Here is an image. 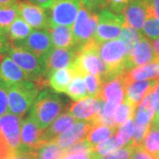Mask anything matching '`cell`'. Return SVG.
Segmentation results:
<instances>
[{
	"label": "cell",
	"mask_w": 159,
	"mask_h": 159,
	"mask_svg": "<svg viewBox=\"0 0 159 159\" xmlns=\"http://www.w3.org/2000/svg\"><path fill=\"white\" fill-rule=\"evenodd\" d=\"M7 53L27 74L29 80L37 85L40 90L50 86L49 79L46 77L45 64L43 57H37L19 43L9 42Z\"/></svg>",
	"instance_id": "obj_1"
},
{
	"label": "cell",
	"mask_w": 159,
	"mask_h": 159,
	"mask_svg": "<svg viewBox=\"0 0 159 159\" xmlns=\"http://www.w3.org/2000/svg\"><path fill=\"white\" fill-rule=\"evenodd\" d=\"M97 51L107 68V73L102 80V83L124 75L127 72L126 62L128 49L121 40L98 43Z\"/></svg>",
	"instance_id": "obj_2"
},
{
	"label": "cell",
	"mask_w": 159,
	"mask_h": 159,
	"mask_svg": "<svg viewBox=\"0 0 159 159\" xmlns=\"http://www.w3.org/2000/svg\"><path fill=\"white\" fill-rule=\"evenodd\" d=\"M66 106L61 97L51 89H44L37 96L29 111V118L42 129H46L57 119Z\"/></svg>",
	"instance_id": "obj_3"
},
{
	"label": "cell",
	"mask_w": 159,
	"mask_h": 159,
	"mask_svg": "<svg viewBox=\"0 0 159 159\" xmlns=\"http://www.w3.org/2000/svg\"><path fill=\"white\" fill-rule=\"evenodd\" d=\"M98 42L92 40L78 49L76 58L71 66L74 69L75 77L93 74L100 76L102 81L107 73L105 64L102 62L97 51Z\"/></svg>",
	"instance_id": "obj_4"
},
{
	"label": "cell",
	"mask_w": 159,
	"mask_h": 159,
	"mask_svg": "<svg viewBox=\"0 0 159 159\" xmlns=\"http://www.w3.org/2000/svg\"><path fill=\"white\" fill-rule=\"evenodd\" d=\"M40 89L31 80H23L8 89L9 112L23 117L32 107Z\"/></svg>",
	"instance_id": "obj_5"
},
{
	"label": "cell",
	"mask_w": 159,
	"mask_h": 159,
	"mask_svg": "<svg viewBox=\"0 0 159 159\" xmlns=\"http://www.w3.org/2000/svg\"><path fill=\"white\" fill-rule=\"evenodd\" d=\"M98 13L89 11L80 4V8L73 26L74 47L80 48L95 39L98 25Z\"/></svg>",
	"instance_id": "obj_6"
},
{
	"label": "cell",
	"mask_w": 159,
	"mask_h": 159,
	"mask_svg": "<svg viewBox=\"0 0 159 159\" xmlns=\"http://www.w3.org/2000/svg\"><path fill=\"white\" fill-rule=\"evenodd\" d=\"M80 8V0H53L47 9L50 28L56 26H74Z\"/></svg>",
	"instance_id": "obj_7"
},
{
	"label": "cell",
	"mask_w": 159,
	"mask_h": 159,
	"mask_svg": "<svg viewBox=\"0 0 159 159\" xmlns=\"http://www.w3.org/2000/svg\"><path fill=\"white\" fill-rule=\"evenodd\" d=\"M98 25L95 35V40L103 43L108 40L118 38L125 25L123 14H117L108 8H104L98 12Z\"/></svg>",
	"instance_id": "obj_8"
},
{
	"label": "cell",
	"mask_w": 159,
	"mask_h": 159,
	"mask_svg": "<svg viewBox=\"0 0 159 159\" xmlns=\"http://www.w3.org/2000/svg\"><path fill=\"white\" fill-rule=\"evenodd\" d=\"M46 142L44 129L40 128L29 117L22 120L20 129V145L18 152H34Z\"/></svg>",
	"instance_id": "obj_9"
},
{
	"label": "cell",
	"mask_w": 159,
	"mask_h": 159,
	"mask_svg": "<svg viewBox=\"0 0 159 159\" xmlns=\"http://www.w3.org/2000/svg\"><path fill=\"white\" fill-rule=\"evenodd\" d=\"M18 9L20 17L22 18L31 28L37 30L50 28L49 16L44 8L29 0H19Z\"/></svg>",
	"instance_id": "obj_10"
},
{
	"label": "cell",
	"mask_w": 159,
	"mask_h": 159,
	"mask_svg": "<svg viewBox=\"0 0 159 159\" xmlns=\"http://www.w3.org/2000/svg\"><path fill=\"white\" fill-rule=\"evenodd\" d=\"M77 53L78 49L76 47L70 49L53 48L45 57H43L45 64L46 77L50 79L51 75L55 71L70 67L74 62Z\"/></svg>",
	"instance_id": "obj_11"
},
{
	"label": "cell",
	"mask_w": 159,
	"mask_h": 159,
	"mask_svg": "<svg viewBox=\"0 0 159 159\" xmlns=\"http://www.w3.org/2000/svg\"><path fill=\"white\" fill-rule=\"evenodd\" d=\"M22 119L17 115L7 112L0 117V134L8 146L15 152L20 145V129Z\"/></svg>",
	"instance_id": "obj_12"
},
{
	"label": "cell",
	"mask_w": 159,
	"mask_h": 159,
	"mask_svg": "<svg viewBox=\"0 0 159 159\" xmlns=\"http://www.w3.org/2000/svg\"><path fill=\"white\" fill-rule=\"evenodd\" d=\"M157 59L158 57L155 53L152 43L143 35L136 45L128 52L126 69L129 71L130 69L153 62Z\"/></svg>",
	"instance_id": "obj_13"
},
{
	"label": "cell",
	"mask_w": 159,
	"mask_h": 159,
	"mask_svg": "<svg viewBox=\"0 0 159 159\" xmlns=\"http://www.w3.org/2000/svg\"><path fill=\"white\" fill-rule=\"evenodd\" d=\"M39 57H44L53 49V43L48 29L34 30L29 37L19 43Z\"/></svg>",
	"instance_id": "obj_14"
},
{
	"label": "cell",
	"mask_w": 159,
	"mask_h": 159,
	"mask_svg": "<svg viewBox=\"0 0 159 159\" xmlns=\"http://www.w3.org/2000/svg\"><path fill=\"white\" fill-rule=\"evenodd\" d=\"M125 24L138 31L142 28L148 18V0H131L122 12Z\"/></svg>",
	"instance_id": "obj_15"
},
{
	"label": "cell",
	"mask_w": 159,
	"mask_h": 159,
	"mask_svg": "<svg viewBox=\"0 0 159 159\" xmlns=\"http://www.w3.org/2000/svg\"><path fill=\"white\" fill-rule=\"evenodd\" d=\"M94 125L91 120L76 121L73 125L66 130L60 136L55 140V142L64 149H66L74 143L82 140L88 134L91 127Z\"/></svg>",
	"instance_id": "obj_16"
},
{
	"label": "cell",
	"mask_w": 159,
	"mask_h": 159,
	"mask_svg": "<svg viewBox=\"0 0 159 159\" xmlns=\"http://www.w3.org/2000/svg\"><path fill=\"white\" fill-rule=\"evenodd\" d=\"M102 100L87 97L74 103H72L69 111L74 119L79 120H92L100 111Z\"/></svg>",
	"instance_id": "obj_17"
},
{
	"label": "cell",
	"mask_w": 159,
	"mask_h": 159,
	"mask_svg": "<svg viewBox=\"0 0 159 159\" xmlns=\"http://www.w3.org/2000/svg\"><path fill=\"white\" fill-rule=\"evenodd\" d=\"M29 78L10 57L5 56L0 63V82L5 84L9 89L11 86L28 80Z\"/></svg>",
	"instance_id": "obj_18"
},
{
	"label": "cell",
	"mask_w": 159,
	"mask_h": 159,
	"mask_svg": "<svg viewBox=\"0 0 159 159\" xmlns=\"http://www.w3.org/2000/svg\"><path fill=\"white\" fill-rule=\"evenodd\" d=\"M157 82V80H145L132 82L125 86V99L135 108L149 93Z\"/></svg>",
	"instance_id": "obj_19"
},
{
	"label": "cell",
	"mask_w": 159,
	"mask_h": 159,
	"mask_svg": "<svg viewBox=\"0 0 159 159\" xmlns=\"http://www.w3.org/2000/svg\"><path fill=\"white\" fill-rule=\"evenodd\" d=\"M150 79L159 80V58L153 62L130 69L124 75L125 86L134 81Z\"/></svg>",
	"instance_id": "obj_20"
},
{
	"label": "cell",
	"mask_w": 159,
	"mask_h": 159,
	"mask_svg": "<svg viewBox=\"0 0 159 159\" xmlns=\"http://www.w3.org/2000/svg\"><path fill=\"white\" fill-rule=\"evenodd\" d=\"M125 75V74H124ZM124 75L119 76L102 83L101 91L98 95V99L104 102L108 100H116L122 102L125 98V84Z\"/></svg>",
	"instance_id": "obj_21"
},
{
	"label": "cell",
	"mask_w": 159,
	"mask_h": 159,
	"mask_svg": "<svg viewBox=\"0 0 159 159\" xmlns=\"http://www.w3.org/2000/svg\"><path fill=\"white\" fill-rule=\"evenodd\" d=\"M75 119L70 111H66L60 114L51 125L44 129L46 142L55 141L57 137L60 136L66 130L73 125Z\"/></svg>",
	"instance_id": "obj_22"
},
{
	"label": "cell",
	"mask_w": 159,
	"mask_h": 159,
	"mask_svg": "<svg viewBox=\"0 0 159 159\" xmlns=\"http://www.w3.org/2000/svg\"><path fill=\"white\" fill-rule=\"evenodd\" d=\"M51 34L53 46L63 49L74 48V42L72 27L56 26L48 29Z\"/></svg>",
	"instance_id": "obj_23"
},
{
	"label": "cell",
	"mask_w": 159,
	"mask_h": 159,
	"mask_svg": "<svg viewBox=\"0 0 159 159\" xmlns=\"http://www.w3.org/2000/svg\"><path fill=\"white\" fill-rule=\"evenodd\" d=\"M74 77L75 74L74 69L71 66L66 67L57 70L51 74L49 79V83L54 91L65 93Z\"/></svg>",
	"instance_id": "obj_24"
},
{
	"label": "cell",
	"mask_w": 159,
	"mask_h": 159,
	"mask_svg": "<svg viewBox=\"0 0 159 159\" xmlns=\"http://www.w3.org/2000/svg\"><path fill=\"white\" fill-rule=\"evenodd\" d=\"M32 33V28L21 17H19L12 22L6 32V36L11 43L22 42Z\"/></svg>",
	"instance_id": "obj_25"
},
{
	"label": "cell",
	"mask_w": 159,
	"mask_h": 159,
	"mask_svg": "<svg viewBox=\"0 0 159 159\" xmlns=\"http://www.w3.org/2000/svg\"><path fill=\"white\" fill-rule=\"evenodd\" d=\"M36 159H61L65 156V149L55 141L46 142L34 151Z\"/></svg>",
	"instance_id": "obj_26"
},
{
	"label": "cell",
	"mask_w": 159,
	"mask_h": 159,
	"mask_svg": "<svg viewBox=\"0 0 159 159\" xmlns=\"http://www.w3.org/2000/svg\"><path fill=\"white\" fill-rule=\"evenodd\" d=\"M118 129L109 127L104 125H94L87 134V141L94 148L97 144L106 141L110 137L113 136Z\"/></svg>",
	"instance_id": "obj_27"
},
{
	"label": "cell",
	"mask_w": 159,
	"mask_h": 159,
	"mask_svg": "<svg viewBox=\"0 0 159 159\" xmlns=\"http://www.w3.org/2000/svg\"><path fill=\"white\" fill-rule=\"evenodd\" d=\"M18 2L19 0H13L10 4L0 6V28L6 34L12 22L20 16Z\"/></svg>",
	"instance_id": "obj_28"
},
{
	"label": "cell",
	"mask_w": 159,
	"mask_h": 159,
	"mask_svg": "<svg viewBox=\"0 0 159 159\" xmlns=\"http://www.w3.org/2000/svg\"><path fill=\"white\" fill-rule=\"evenodd\" d=\"M65 93L76 102L88 97L84 78L82 76L74 77Z\"/></svg>",
	"instance_id": "obj_29"
},
{
	"label": "cell",
	"mask_w": 159,
	"mask_h": 159,
	"mask_svg": "<svg viewBox=\"0 0 159 159\" xmlns=\"http://www.w3.org/2000/svg\"><path fill=\"white\" fill-rule=\"evenodd\" d=\"M120 147H119V145L117 142L116 136L113 135V136L110 137L106 141L97 144V146H95L94 148H92L90 152V157L92 158L102 157L107 156L109 154L116 151Z\"/></svg>",
	"instance_id": "obj_30"
},
{
	"label": "cell",
	"mask_w": 159,
	"mask_h": 159,
	"mask_svg": "<svg viewBox=\"0 0 159 159\" xmlns=\"http://www.w3.org/2000/svg\"><path fill=\"white\" fill-rule=\"evenodd\" d=\"M142 147L148 153L157 157L159 155V128L151 124L147 136L142 142Z\"/></svg>",
	"instance_id": "obj_31"
},
{
	"label": "cell",
	"mask_w": 159,
	"mask_h": 159,
	"mask_svg": "<svg viewBox=\"0 0 159 159\" xmlns=\"http://www.w3.org/2000/svg\"><path fill=\"white\" fill-rule=\"evenodd\" d=\"M135 109L136 108L134 105H132L130 102L124 98L123 102L119 104L113 115V119L116 125L119 127L126 120L134 118L135 113Z\"/></svg>",
	"instance_id": "obj_32"
},
{
	"label": "cell",
	"mask_w": 159,
	"mask_h": 159,
	"mask_svg": "<svg viewBox=\"0 0 159 159\" xmlns=\"http://www.w3.org/2000/svg\"><path fill=\"white\" fill-rule=\"evenodd\" d=\"M134 125H135V121L134 118H132L126 120L125 123H123L119 126L116 134V140L119 147H123L129 144L133 137Z\"/></svg>",
	"instance_id": "obj_33"
},
{
	"label": "cell",
	"mask_w": 159,
	"mask_h": 159,
	"mask_svg": "<svg viewBox=\"0 0 159 159\" xmlns=\"http://www.w3.org/2000/svg\"><path fill=\"white\" fill-rule=\"evenodd\" d=\"M142 36H143V34L140 31L133 29L125 24L121 30V33L119 35V40H121L126 45L127 49H128V52H129L138 43V42L141 40Z\"/></svg>",
	"instance_id": "obj_34"
},
{
	"label": "cell",
	"mask_w": 159,
	"mask_h": 159,
	"mask_svg": "<svg viewBox=\"0 0 159 159\" xmlns=\"http://www.w3.org/2000/svg\"><path fill=\"white\" fill-rule=\"evenodd\" d=\"M84 81L88 92V97L97 98L102 86L101 77L93 74H88L84 76Z\"/></svg>",
	"instance_id": "obj_35"
},
{
	"label": "cell",
	"mask_w": 159,
	"mask_h": 159,
	"mask_svg": "<svg viewBox=\"0 0 159 159\" xmlns=\"http://www.w3.org/2000/svg\"><path fill=\"white\" fill-rule=\"evenodd\" d=\"M150 126H151V124L147 125H142L135 123L133 137H132L130 142H129V145H131L133 148L141 147L145 137L147 136L148 131L150 129Z\"/></svg>",
	"instance_id": "obj_36"
},
{
	"label": "cell",
	"mask_w": 159,
	"mask_h": 159,
	"mask_svg": "<svg viewBox=\"0 0 159 159\" xmlns=\"http://www.w3.org/2000/svg\"><path fill=\"white\" fill-rule=\"evenodd\" d=\"M142 34L148 39H157L159 37V19H148L142 28Z\"/></svg>",
	"instance_id": "obj_37"
},
{
	"label": "cell",
	"mask_w": 159,
	"mask_h": 159,
	"mask_svg": "<svg viewBox=\"0 0 159 159\" xmlns=\"http://www.w3.org/2000/svg\"><path fill=\"white\" fill-rule=\"evenodd\" d=\"M133 150H134V148L131 145L127 144L107 156L98 157V158H92L90 157V159H131Z\"/></svg>",
	"instance_id": "obj_38"
},
{
	"label": "cell",
	"mask_w": 159,
	"mask_h": 159,
	"mask_svg": "<svg viewBox=\"0 0 159 159\" xmlns=\"http://www.w3.org/2000/svg\"><path fill=\"white\" fill-rule=\"evenodd\" d=\"M93 147L87 141V139H82L78 142L74 143L68 148L65 149V156L66 155H72L77 153H90Z\"/></svg>",
	"instance_id": "obj_39"
},
{
	"label": "cell",
	"mask_w": 159,
	"mask_h": 159,
	"mask_svg": "<svg viewBox=\"0 0 159 159\" xmlns=\"http://www.w3.org/2000/svg\"><path fill=\"white\" fill-rule=\"evenodd\" d=\"M131 0H105L106 7L110 11L117 14H122L126 6Z\"/></svg>",
	"instance_id": "obj_40"
},
{
	"label": "cell",
	"mask_w": 159,
	"mask_h": 159,
	"mask_svg": "<svg viewBox=\"0 0 159 159\" xmlns=\"http://www.w3.org/2000/svg\"><path fill=\"white\" fill-rule=\"evenodd\" d=\"M8 111V88L0 82V117Z\"/></svg>",
	"instance_id": "obj_41"
},
{
	"label": "cell",
	"mask_w": 159,
	"mask_h": 159,
	"mask_svg": "<svg viewBox=\"0 0 159 159\" xmlns=\"http://www.w3.org/2000/svg\"><path fill=\"white\" fill-rule=\"evenodd\" d=\"M80 2L89 11H96L97 13L102 9L107 8L105 0H80Z\"/></svg>",
	"instance_id": "obj_42"
},
{
	"label": "cell",
	"mask_w": 159,
	"mask_h": 159,
	"mask_svg": "<svg viewBox=\"0 0 159 159\" xmlns=\"http://www.w3.org/2000/svg\"><path fill=\"white\" fill-rule=\"evenodd\" d=\"M16 153L15 151H13L6 143V140L4 139V137L1 135L0 134V159H7L12 155Z\"/></svg>",
	"instance_id": "obj_43"
},
{
	"label": "cell",
	"mask_w": 159,
	"mask_h": 159,
	"mask_svg": "<svg viewBox=\"0 0 159 159\" xmlns=\"http://www.w3.org/2000/svg\"><path fill=\"white\" fill-rule=\"evenodd\" d=\"M131 159H157V157L152 154L148 153V151H146L141 146V147L134 148Z\"/></svg>",
	"instance_id": "obj_44"
},
{
	"label": "cell",
	"mask_w": 159,
	"mask_h": 159,
	"mask_svg": "<svg viewBox=\"0 0 159 159\" xmlns=\"http://www.w3.org/2000/svg\"><path fill=\"white\" fill-rule=\"evenodd\" d=\"M148 18L159 19V0H148Z\"/></svg>",
	"instance_id": "obj_45"
},
{
	"label": "cell",
	"mask_w": 159,
	"mask_h": 159,
	"mask_svg": "<svg viewBox=\"0 0 159 159\" xmlns=\"http://www.w3.org/2000/svg\"><path fill=\"white\" fill-rule=\"evenodd\" d=\"M150 96L152 98L153 106L156 111V115L159 113V81L157 82L156 86L150 90Z\"/></svg>",
	"instance_id": "obj_46"
},
{
	"label": "cell",
	"mask_w": 159,
	"mask_h": 159,
	"mask_svg": "<svg viewBox=\"0 0 159 159\" xmlns=\"http://www.w3.org/2000/svg\"><path fill=\"white\" fill-rule=\"evenodd\" d=\"M9 45V41L7 39L6 34L0 28V54H4L5 52H7Z\"/></svg>",
	"instance_id": "obj_47"
},
{
	"label": "cell",
	"mask_w": 159,
	"mask_h": 159,
	"mask_svg": "<svg viewBox=\"0 0 159 159\" xmlns=\"http://www.w3.org/2000/svg\"><path fill=\"white\" fill-rule=\"evenodd\" d=\"M7 159H36L34 152H16L14 155H12L9 158Z\"/></svg>",
	"instance_id": "obj_48"
},
{
	"label": "cell",
	"mask_w": 159,
	"mask_h": 159,
	"mask_svg": "<svg viewBox=\"0 0 159 159\" xmlns=\"http://www.w3.org/2000/svg\"><path fill=\"white\" fill-rule=\"evenodd\" d=\"M61 159H90V153H77L66 155Z\"/></svg>",
	"instance_id": "obj_49"
},
{
	"label": "cell",
	"mask_w": 159,
	"mask_h": 159,
	"mask_svg": "<svg viewBox=\"0 0 159 159\" xmlns=\"http://www.w3.org/2000/svg\"><path fill=\"white\" fill-rule=\"evenodd\" d=\"M29 1L44 8L45 10L51 7V5H52V2H53V0H29Z\"/></svg>",
	"instance_id": "obj_50"
},
{
	"label": "cell",
	"mask_w": 159,
	"mask_h": 159,
	"mask_svg": "<svg viewBox=\"0 0 159 159\" xmlns=\"http://www.w3.org/2000/svg\"><path fill=\"white\" fill-rule=\"evenodd\" d=\"M152 45H153L154 51H155L157 57L159 58V37L157 39L154 40L153 43H152Z\"/></svg>",
	"instance_id": "obj_51"
},
{
	"label": "cell",
	"mask_w": 159,
	"mask_h": 159,
	"mask_svg": "<svg viewBox=\"0 0 159 159\" xmlns=\"http://www.w3.org/2000/svg\"><path fill=\"white\" fill-rule=\"evenodd\" d=\"M13 0H0V6H5L7 4H10Z\"/></svg>",
	"instance_id": "obj_52"
},
{
	"label": "cell",
	"mask_w": 159,
	"mask_h": 159,
	"mask_svg": "<svg viewBox=\"0 0 159 159\" xmlns=\"http://www.w3.org/2000/svg\"><path fill=\"white\" fill-rule=\"evenodd\" d=\"M157 122H159V113L155 116L153 121H152V123H157Z\"/></svg>",
	"instance_id": "obj_53"
},
{
	"label": "cell",
	"mask_w": 159,
	"mask_h": 159,
	"mask_svg": "<svg viewBox=\"0 0 159 159\" xmlns=\"http://www.w3.org/2000/svg\"><path fill=\"white\" fill-rule=\"evenodd\" d=\"M151 124H153V125H155L157 127H158L159 128V122H157V123H151Z\"/></svg>",
	"instance_id": "obj_54"
},
{
	"label": "cell",
	"mask_w": 159,
	"mask_h": 159,
	"mask_svg": "<svg viewBox=\"0 0 159 159\" xmlns=\"http://www.w3.org/2000/svg\"><path fill=\"white\" fill-rule=\"evenodd\" d=\"M156 157H157V159H159V155H158V156H157Z\"/></svg>",
	"instance_id": "obj_55"
}]
</instances>
